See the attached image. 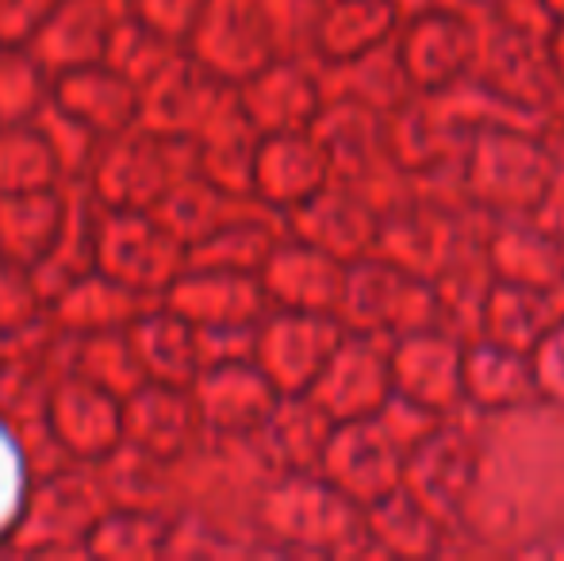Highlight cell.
Returning a JSON list of instances; mask_svg holds the SVG:
<instances>
[{
  "label": "cell",
  "mask_w": 564,
  "mask_h": 561,
  "mask_svg": "<svg viewBox=\"0 0 564 561\" xmlns=\"http://www.w3.org/2000/svg\"><path fill=\"white\" fill-rule=\"evenodd\" d=\"M473 82L519 116H545L561 93V77L553 66L550 31L522 28L514 20H488L480 28Z\"/></svg>",
  "instance_id": "cell-3"
},
{
  "label": "cell",
  "mask_w": 564,
  "mask_h": 561,
  "mask_svg": "<svg viewBox=\"0 0 564 561\" xmlns=\"http://www.w3.org/2000/svg\"><path fill=\"white\" fill-rule=\"evenodd\" d=\"M196 39L212 74L246 82L281 58L284 20L273 0H212L196 23Z\"/></svg>",
  "instance_id": "cell-6"
},
{
  "label": "cell",
  "mask_w": 564,
  "mask_h": 561,
  "mask_svg": "<svg viewBox=\"0 0 564 561\" xmlns=\"http://www.w3.org/2000/svg\"><path fill=\"white\" fill-rule=\"evenodd\" d=\"M534 400L542 397H538L534 362L527 350L491 343L484 335L465 343V408L484 416H503L522 412Z\"/></svg>",
  "instance_id": "cell-17"
},
{
  "label": "cell",
  "mask_w": 564,
  "mask_h": 561,
  "mask_svg": "<svg viewBox=\"0 0 564 561\" xmlns=\"http://www.w3.org/2000/svg\"><path fill=\"white\" fill-rule=\"evenodd\" d=\"M550 51H553V66H557V77L564 85V23H553L550 28Z\"/></svg>",
  "instance_id": "cell-25"
},
{
  "label": "cell",
  "mask_w": 564,
  "mask_h": 561,
  "mask_svg": "<svg viewBox=\"0 0 564 561\" xmlns=\"http://www.w3.org/2000/svg\"><path fill=\"white\" fill-rule=\"evenodd\" d=\"M312 397L335 423L372 420L395 397L392 385V343L361 331H346L338 350L330 354L327 369L315 381Z\"/></svg>",
  "instance_id": "cell-9"
},
{
  "label": "cell",
  "mask_w": 564,
  "mask_h": 561,
  "mask_svg": "<svg viewBox=\"0 0 564 561\" xmlns=\"http://www.w3.org/2000/svg\"><path fill=\"white\" fill-rule=\"evenodd\" d=\"M442 308L446 304H442L438 284L377 250V255L349 266L338 320L346 323V331L395 343L411 331L438 327Z\"/></svg>",
  "instance_id": "cell-2"
},
{
  "label": "cell",
  "mask_w": 564,
  "mask_h": 561,
  "mask_svg": "<svg viewBox=\"0 0 564 561\" xmlns=\"http://www.w3.org/2000/svg\"><path fill=\"white\" fill-rule=\"evenodd\" d=\"M265 524L284 542L304 550H349L365 539V508L338 493L319 470L289 473L265 500Z\"/></svg>",
  "instance_id": "cell-5"
},
{
  "label": "cell",
  "mask_w": 564,
  "mask_h": 561,
  "mask_svg": "<svg viewBox=\"0 0 564 561\" xmlns=\"http://www.w3.org/2000/svg\"><path fill=\"white\" fill-rule=\"evenodd\" d=\"M292 219H296L292 224L296 239L323 247L349 266L377 255L384 235V212L369 193H361V185H349V181H330L319 196L292 212Z\"/></svg>",
  "instance_id": "cell-12"
},
{
  "label": "cell",
  "mask_w": 564,
  "mask_h": 561,
  "mask_svg": "<svg viewBox=\"0 0 564 561\" xmlns=\"http://www.w3.org/2000/svg\"><path fill=\"white\" fill-rule=\"evenodd\" d=\"M261 281H265V292L276 308L338 315L349 281V262L304 239L276 242L265 270H261Z\"/></svg>",
  "instance_id": "cell-15"
},
{
  "label": "cell",
  "mask_w": 564,
  "mask_h": 561,
  "mask_svg": "<svg viewBox=\"0 0 564 561\" xmlns=\"http://www.w3.org/2000/svg\"><path fill=\"white\" fill-rule=\"evenodd\" d=\"M400 28L403 12L395 0H315L307 35L315 58L338 69L395 43Z\"/></svg>",
  "instance_id": "cell-13"
},
{
  "label": "cell",
  "mask_w": 564,
  "mask_h": 561,
  "mask_svg": "<svg viewBox=\"0 0 564 561\" xmlns=\"http://www.w3.org/2000/svg\"><path fill=\"white\" fill-rule=\"evenodd\" d=\"M319 473L346 493L354 504L372 508L377 500L392 496L403 488V473H408V446L392 434L380 416L372 420H349L338 423L327 442Z\"/></svg>",
  "instance_id": "cell-7"
},
{
  "label": "cell",
  "mask_w": 564,
  "mask_h": 561,
  "mask_svg": "<svg viewBox=\"0 0 564 561\" xmlns=\"http://www.w3.org/2000/svg\"><path fill=\"white\" fill-rule=\"evenodd\" d=\"M392 385L395 397L453 420L465 408V343L442 323L395 338Z\"/></svg>",
  "instance_id": "cell-10"
},
{
  "label": "cell",
  "mask_w": 564,
  "mask_h": 561,
  "mask_svg": "<svg viewBox=\"0 0 564 561\" xmlns=\"http://www.w3.org/2000/svg\"><path fill=\"white\" fill-rule=\"evenodd\" d=\"M476 473H480V450H476L473 434L460 431L453 420H442L408 450L403 488L419 496L449 527L465 516L468 500H473Z\"/></svg>",
  "instance_id": "cell-11"
},
{
  "label": "cell",
  "mask_w": 564,
  "mask_h": 561,
  "mask_svg": "<svg viewBox=\"0 0 564 561\" xmlns=\"http://www.w3.org/2000/svg\"><path fill=\"white\" fill-rule=\"evenodd\" d=\"M395 54L415 97H446L473 82L480 54V23L460 8L431 4L403 15Z\"/></svg>",
  "instance_id": "cell-4"
},
{
  "label": "cell",
  "mask_w": 564,
  "mask_h": 561,
  "mask_svg": "<svg viewBox=\"0 0 564 561\" xmlns=\"http://www.w3.org/2000/svg\"><path fill=\"white\" fill-rule=\"evenodd\" d=\"M281 404V389L258 362H224L200 381V412L208 423L230 434H250L269 423Z\"/></svg>",
  "instance_id": "cell-20"
},
{
  "label": "cell",
  "mask_w": 564,
  "mask_h": 561,
  "mask_svg": "<svg viewBox=\"0 0 564 561\" xmlns=\"http://www.w3.org/2000/svg\"><path fill=\"white\" fill-rule=\"evenodd\" d=\"M530 362H534L538 397H542L545 404L564 408V315L557 320V327L534 346Z\"/></svg>",
  "instance_id": "cell-24"
},
{
  "label": "cell",
  "mask_w": 564,
  "mask_h": 561,
  "mask_svg": "<svg viewBox=\"0 0 564 561\" xmlns=\"http://www.w3.org/2000/svg\"><path fill=\"white\" fill-rule=\"evenodd\" d=\"M491 278L534 284V289H561L564 292V239L542 224V219H496L488 247Z\"/></svg>",
  "instance_id": "cell-18"
},
{
  "label": "cell",
  "mask_w": 564,
  "mask_h": 561,
  "mask_svg": "<svg viewBox=\"0 0 564 561\" xmlns=\"http://www.w3.org/2000/svg\"><path fill=\"white\" fill-rule=\"evenodd\" d=\"M238 105L261 136H284V131H312L327 100L312 69L292 58H276L261 74L246 77Z\"/></svg>",
  "instance_id": "cell-16"
},
{
  "label": "cell",
  "mask_w": 564,
  "mask_h": 561,
  "mask_svg": "<svg viewBox=\"0 0 564 561\" xmlns=\"http://www.w3.org/2000/svg\"><path fill=\"white\" fill-rule=\"evenodd\" d=\"M465 4H476V8H484V12H499V8L514 4V0H465Z\"/></svg>",
  "instance_id": "cell-28"
},
{
  "label": "cell",
  "mask_w": 564,
  "mask_h": 561,
  "mask_svg": "<svg viewBox=\"0 0 564 561\" xmlns=\"http://www.w3.org/2000/svg\"><path fill=\"white\" fill-rule=\"evenodd\" d=\"M465 193L491 219H534L557 193L564 165L542 131L514 120L480 123L460 154Z\"/></svg>",
  "instance_id": "cell-1"
},
{
  "label": "cell",
  "mask_w": 564,
  "mask_h": 561,
  "mask_svg": "<svg viewBox=\"0 0 564 561\" xmlns=\"http://www.w3.org/2000/svg\"><path fill=\"white\" fill-rule=\"evenodd\" d=\"M550 116H553V128H557V136H561V142H564V85H561L557 100L550 105Z\"/></svg>",
  "instance_id": "cell-27"
},
{
  "label": "cell",
  "mask_w": 564,
  "mask_h": 561,
  "mask_svg": "<svg viewBox=\"0 0 564 561\" xmlns=\"http://www.w3.org/2000/svg\"><path fill=\"white\" fill-rule=\"evenodd\" d=\"M23 454L15 446L12 431L0 423V535H8L15 527V519L23 516Z\"/></svg>",
  "instance_id": "cell-23"
},
{
  "label": "cell",
  "mask_w": 564,
  "mask_h": 561,
  "mask_svg": "<svg viewBox=\"0 0 564 561\" xmlns=\"http://www.w3.org/2000/svg\"><path fill=\"white\" fill-rule=\"evenodd\" d=\"M476 315H480L484 338L534 354V346L557 327V320L564 315V300L561 289H534V284L491 278Z\"/></svg>",
  "instance_id": "cell-19"
},
{
  "label": "cell",
  "mask_w": 564,
  "mask_h": 561,
  "mask_svg": "<svg viewBox=\"0 0 564 561\" xmlns=\"http://www.w3.org/2000/svg\"><path fill=\"white\" fill-rule=\"evenodd\" d=\"M365 539H369L372 550L388 558L426 561L442 550L446 524L408 488H395L392 496L365 508Z\"/></svg>",
  "instance_id": "cell-22"
},
{
  "label": "cell",
  "mask_w": 564,
  "mask_h": 561,
  "mask_svg": "<svg viewBox=\"0 0 564 561\" xmlns=\"http://www.w3.org/2000/svg\"><path fill=\"white\" fill-rule=\"evenodd\" d=\"M330 181H335V165L315 128L261 139L258 162H253V193L265 204L296 212L312 196H319Z\"/></svg>",
  "instance_id": "cell-14"
},
{
  "label": "cell",
  "mask_w": 564,
  "mask_h": 561,
  "mask_svg": "<svg viewBox=\"0 0 564 561\" xmlns=\"http://www.w3.org/2000/svg\"><path fill=\"white\" fill-rule=\"evenodd\" d=\"M341 338H346V323L338 315L281 308L261 323L258 338H253V362L265 369L281 397H300V392L315 389Z\"/></svg>",
  "instance_id": "cell-8"
},
{
  "label": "cell",
  "mask_w": 564,
  "mask_h": 561,
  "mask_svg": "<svg viewBox=\"0 0 564 561\" xmlns=\"http://www.w3.org/2000/svg\"><path fill=\"white\" fill-rule=\"evenodd\" d=\"M273 304L261 273L246 270H208L188 278L177 289V308L188 320L204 323L212 331H246L265 315Z\"/></svg>",
  "instance_id": "cell-21"
},
{
  "label": "cell",
  "mask_w": 564,
  "mask_h": 561,
  "mask_svg": "<svg viewBox=\"0 0 564 561\" xmlns=\"http://www.w3.org/2000/svg\"><path fill=\"white\" fill-rule=\"evenodd\" d=\"M538 8H542V15L550 20V28L553 23H564V0H538Z\"/></svg>",
  "instance_id": "cell-26"
}]
</instances>
